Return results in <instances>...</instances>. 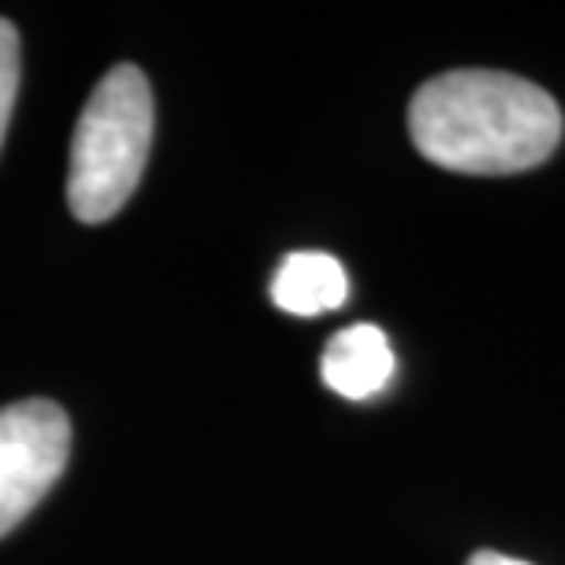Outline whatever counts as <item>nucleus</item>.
Instances as JSON below:
<instances>
[{
  "mask_svg": "<svg viewBox=\"0 0 565 565\" xmlns=\"http://www.w3.org/2000/svg\"><path fill=\"white\" fill-rule=\"evenodd\" d=\"M349 298V276L338 257L320 250H298L282 257L273 276V301L290 316H320L342 309Z\"/></svg>",
  "mask_w": 565,
  "mask_h": 565,
  "instance_id": "39448f33",
  "label": "nucleus"
},
{
  "mask_svg": "<svg viewBox=\"0 0 565 565\" xmlns=\"http://www.w3.org/2000/svg\"><path fill=\"white\" fill-rule=\"evenodd\" d=\"M393 349L390 338L375 323H353L338 331L323 349L320 375L323 386L345 401H367L390 386L393 379Z\"/></svg>",
  "mask_w": 565,
  "mask_h": 565,
  "instance_id": "20e7f679",
  "label": "nucleus"
},
{
  "mask_svg": "<svg viewBox=\"0 0 565 565\" xmlns=\"http://www.w3.org/2000/svg\"><path fill=\"white\" fill-rule=\"evenodd\" d=\"M408 132L426 162L470 177H511L547 162L562 110L540 85L503 71H448L412 96Z\"/></svg>",
  "mask_w": 565,
  "mask_h": 565,
  "instance_id": "f257e3e1",
  "label": "nucleus"
},
{
  "mask_svg": "<svg viewBox=\"0 0 565 565\" xmlns=\"http://www.w3.org/2000/svg\"><path fill=\"white\" fill-rule=\"evenodd\" d=\"M19 71H22V55H19V30L8 19H0V147H4V132L15 110L19 96Z\"/></svg>",
  "mask_w": 565,
  "mask_h": 565,
  "instance_id": "423d86ee",
  "label": "nucleus"
},
{
  "mask_svg": "<svg viewBox=\"0 0 565 565\" xmlns=\"http://www.w3.org/2000/svg\"><path fill=\"white\" fill-rule=\"evenodd\" d=\"M154 132V99L140 66L121 63L99 77L74 126L66 199L77 221H110L137 191Z\"/></svg>",
  "mask_w": 565,
  "mask_h": 565,
  "instance_id": "f03ea898",
  "label": "nucleus"
},
{
  "mask_svg": "<svg viewBox=\"0 0 565 565\" xmlns=\"http://www.w3.org/2000/svg\"><path fill=\"white\" fill-rule=\"evenodd\" d=\"M71 456V419L52 401L0 408V536H8L60 481Z\"/></svg>",
  "mask_w": 565,
  "mask_h": 565,
  "instance_id": "7ed1b4c3",
  "label": "nucleus"
},
{
  "mask_svg": "<svg viewBox=\"0 0 565 565\" xmlns=\"http://www.w3.org/2000/svg\"><path fill=\"white\" fill-rule=\"evenodd\" d=\"M467 565H529L522 558H511V555H500V551H478Z\"/></svg>",
  "mask_w": 565,
  "mask_h": 565,
  "instance_id": "0eeeda50",
  "label": "nucleus"
}]
</instances>
